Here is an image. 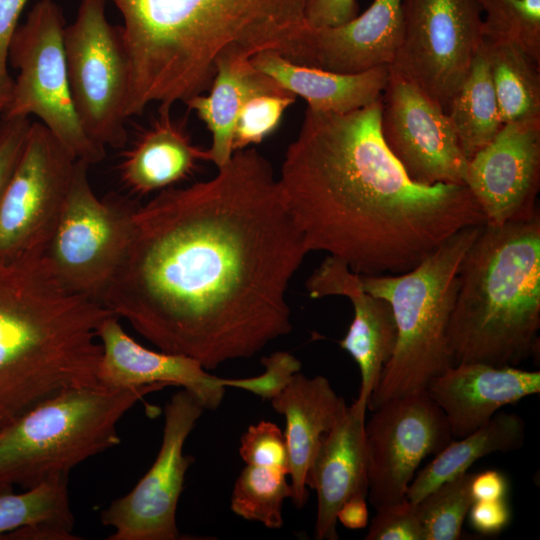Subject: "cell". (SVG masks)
Wrapping results in <instances>:
<instances>
[{
	"mask_svg": "<svg viewBox=\"0 0 540 540\" xmlns=\"http://www.w3.org/2000/svg\"><path fill=\"white\" fill-rule=\"evenodd\" d=\"M217 169L138 206L126 255L100 299L160 351L206 370L291 332L286 292L309 253L259 151L237 150Z\"/></svg>",
	"mask_w": 540,
	"mask_h": 540,
	"instance_id": "6da1fadb",
	"label": "cell"
},
{
	"mask_svg": "<svg viewBox=\"0 0 540 540\" xmlns=\"http://www.w3.org/2000/svg\"><path fill=\"white\" fill-rule=\"evenodd\" d=\"M381 99L348 113L307 108L278 182L308 252L359 275L416 267L486 218L466 185L413 182L380 130Z\"/></svg>",
	"mask_w": 540,
	"mask_h": 540,
	"instance_id": "7a4b0ae2",
	"label": "cell"
},
{
	"mask_svg": "<svg viewBox=\"0 0 540 540\" xmlns=\"http://www.w3.org/2000/svg\"><path fill=\"white\" fill-rule=\"evenodd\" d=\"M112 314L67 288L45 256L0 259V428L56 394L98 383L97 329Z\"/></svg>",
	"mask_w": 540,
	"mask_h": 540,
	"instance_id": "3957f363",
	"label": "cell"
},
{
	"mask_svg": "<svg viewBox=\"0 0 540 540\" xmlns=\"http://www.w3.org/2000/svg\"><path fill=\"white\" fill-rule=\"evenodd\" d=\"M540 329V214L485 223L467 250L447 337L453 364L515 366L536 353Z\"/></svg>",
	"mask_w": 540,
	"mask_h": 540,
	"instance_id": "277c9868",
	"label": "cell"
},
{
	"mask_svg": "<svg viewBox=\"0 0 540 540\" xmlns=\"http://www.w3.org/2000/svg\"><path fill=\"white\" fill-rule=\"evenodd\" d=\"M484 225V224H483ZM483 225L453 234L413 269L360 275L362 288L391 306L397 340L368 402L372 411L391 399L425 390L453 366L447 329L463 258Z\"/></svg>",
	"mask_w": 540,
	"mask_h": 540,
	"instance_id": "5b68a950",
	"label": "cell"
},
{
	"mask_svg": "<svg viewBox=\"0 0 540 540\" xmlns=\"http://www.w3.org/2000/svg\"><path fill=\"white\" fill-rule=\"evenodd\" d=\"M165 386L67 389L0 428V484L32 488L68 475L81 462L117 446L119 421Z\"/></svg>",
	"mask_w": 540,
	"mask_h": 540,
	"instance_id": "8992f818",
	"label": "cell"
},
{
	"mask_svg": "<svg viewBox=\"0 0 540 540\" xmlns=\"http://www.w3.org/2000/svg\"><path fill=\"white\" fill-rule=\"evenodd\" d=\"M65 18L54 0H39L17 26L8 48V64L18 71L1 117L40 122L73 154L89 165L105 158L75 112L67 77L63 36Z\"/></svg>",
	"mask_w": 540,
	"mask_h": 540,
	"instance_id": "52a82bcc",
	"label": "cell"
},
{
	"mask_svg": "<svg viewBox=\"0 0 540 540\" xmlns=\"http://www.w3.org/2000/svg\"><path fill=\"white\" fill-rule=\"evenodd\" d=\"M89 166L82 160L76 161L57 227L44 256L67 288L100 303L126 255L139 204L118 194L99 198L88 179Z\"/></svg>",
	"mask_w": 540,
	"mask_h": 540,
	"instance_id": "ba28073f",
	"label": "cell"
},
{
	"mask_svg": "<svg viewBox=\"0 0 540 540\" xmlns=\"http://www.w3.org/2000/svg\"><path fill=\"white\" fill-rule=\"evenodd\" d=\"M107 0H80L64 29V55L73 106L88 137L106 148L127 142L128 62L120 26L107 20Z\"/></svg>",
	"mask_w": 540,
	"mask_h": 540,
	"instance_id": "9c48e42d",
	"label": "cell"
},
{
	"mask_svg": "<svg viewBox=\"0 0 540 540\" xmlns=\"http://www.w3.org/2000/svg\"><path fill=\"white\" fill-rule=\"evenodd\" d=\"M402 40L389 66L445 112L482 42L477 0H401Z\"/></svg>",
	"mask_w": 540,
	"mask_h": 540,
	"instance_id": "30bf717a",
	"label": "cell"
},
{
	"mask_svg": "<svg viewBox=\"0 0 540 540\" xmlns=\"http://www.w3.org/2000/svg\"><path fill=\"white\" fill-rule=\"evenodd\" d=\"M77 159L41 123L30 130L0 202V259L45 255Z\"/></svg>",
	"mask_w": 540,
	"mask_h": 540,
	"instance_id": "8fae6325",
	"label": "cell"
},
{
	"mask_svg": "<svg viewBox=\"0 0 540 540\" xmlns=\"http://www.w3.org/2000/svg\"><path fill=\"white\" fill-rule=\"evenodd\" d=\"M205 409L181 388L164 408L162 442L157 457L134 488L101 513L114 529L109 540H176V510L193 458L183 453L187 437Z\"/></svg>",
	"mask_w": 540,
	"mask_h": 540,
	"instance_id": "7c38bea8",
	"label": "cell"
},
{
	"mask_svg": "<svg viewBox=\"0 0 540 540\" xmlns=\"http://www.w3.org/2000/svg\"><path fill=\"white\" fill-rule=\"evenodd\" d=\"M448 421L426 389L384 402L365 421L367 497L375 509L406 498L421 461L452 440Z\"/></svg>",
	"mask_w": 540,
	"mask_h": 540,
	"instance_id": "4fadbf2b",
	"label": "cell"
},
{
	"mask_svg": "<svg viewBox=\"0 0 540 540\" xmlns=\"http://www.w3.org/2000/svg\"><path fill=\"white\" fill-rule=\"evenodd\" d=\"M382 138L415 183L465 185L468 159L446 112L389 67L381 96Z\"/></svg>",
	"mask_w": 540,
	"mask_h": 540,
	"instance_id": "5bb4252c",
	"label": "cell"
},
{
	"mask_svg": "<svg viewBox=\"0 0 540 540\" xmlns=\"http://www.w3.org/2000/svg\"><path fill=\"white\" fill-rule=\"evenodd\" d=\"M465 185L488 224L503 225L539 215L540 118L504 124L469 159Z\"/></svg>",
	"mask_w": 540,
	"mask_h": 540,
	"instance_id": "9a60e30c",
	"label": "cell"
},
{
	"mask_svg": "<svg viewBox=\"0 0 540 540\" xmlns=\"http://www.w3.org/2000/svg\"><path fill=\"white\" fill-rule=\"evenodd\" d=\"M401 0H373L337 26H305L280 53L299 65L341 74L390 66L402 40Z\"/></svg>",
	"mask_w": 540,
	"mask_h": 540,
	"instance_id": "2e32d148",
	"label": "cell"
},
{
	"mask_svg": "<svg viewBox=\"0 0 540 540\" xmlns=\"http://www.w3.org/2000/svg\"><path fill=\"white\" fill-rule=\"evenodd\" d=\"M97 337L102 347L97 380L103 385H175L193 394L205 410L217 409L226 388H233L232 379L208 373L190 357L145 348L125 332L114 314L99 325Z\"/></svg>",
	"mask_w": 540,
	"mask_h": 540,
	"instance_id": "e0dca14e",
	"label": "cell"
},
{
	"mask_svg": "<svg viewBox=\"0 0 540 540\" xmlns=\"http://www.w3.org/2000/svg\"><path fill=\"white\" fill-rule=\"evenodd\" d=\"M306 289L311 298L344 296L352 303L354 317L339 344L359 367L361 382L356 400L368 409L371 394L396 345L397 326L390 304L366 292L360 275L331 256L313 271Z\"/></svg>",
	"mask_w": 540,
	"mask_h": 540,
	"instance_id": "ac0fdd59",
	"label": "cell"
},
{
	"mask_svg": "<svg viewBox=\"0 0 540 540\" xmlns=\"http://www.w3.org/2000/svg\"><path fill=\"white\" fill-rule=\"evenodd\" d=\"M426 391L443 411L452 437L458 439L486 424L503 406L539 394L540 372L459 363L434 377Z\"/></svg>",
	"mask_w": 540,
	"mask_h": 540,
	"instance_id": "d6986e66",
	"label": "cell"
},
{
	"mask_svg": "<svg viewBox=\"0 0 540 540\" xmlns=\"http://www.w3.org/2000/svg\"><path fill=\"white\" fill-rule=\"evenodd\" d=\"M357 400L321 439L307 472L306 485L317 493L315 538L336 540L337 512L354 495L368 494L365 419Z\"/></svg>",
	"mask_w": 540,
	"mask_h": 540,
	"instance_id": "ffe728a7",
	"label": "cell"
},
{
	"mask_svg": "<svg viewBox=\"0 0 540 540\" xmlns=\"http://www.w3.org/2000/svg\"><path fill=\"white\" fill-rule=\"evenodd\" d=\"M271 404L286 420L284 433L291 478V500L302 508L308 497L306 477L321 442L347 410L329 380L321 375L307 377L297 372Z\"/></svg>",
	"mask_w": 540,
	"mask_h": 540,
	"instance_id": "44dd1931",
	"label": "cell"
},
{
	"mask_svg": "<svg viewBox=\"0 0 540 540\" xmlns=\"http://www.w3.org/2000/svg\"><path fill=\"white\" fill-rule=\"evenodd\" d=\"M202 160L208 161L207 149L192 143L171 106H159L157 117L125 152L120 176L133 193L146 195L188 178Z\"/></svg>",
	"mask_w": 540,
	"mask_h": 540,
	"instance_id": "7402d4cb",
	"label": "cell"
},
{
	"mask_svg": "<svg viewBox=\"0 0 540 540\" xmlns=\"http://www.w3.org/2000/svg\"><path fill=\"white\" fill-rule=\"evenodd\" d=\"M251 64L284 89L302 97L307 108L348 113L381 99L389 78V66L357 74H341L296 64L275 50L251 57Z\"/></svg>",
	"mask_w": 540,
	"mask_h": 540,
	"instance_id": "603a6c76",
	"label": "cell"
},
{
	"mask_svg": "<svg viewBox=\"0 0 540 540\" xmlns=\"http://www.w3.org/2000/svg\"><path fill=\"white\" fill-rule=\"evenodd\" d=\"M274 79L256 69L250 59H228L217 66L208 94L185 102L211 133L208 161L217 168L232 157L233 134L238 114L252 96L265 92L285 91Z\"/></svg>",
	"mask_w": 540,
	"mask_h": 540,
	"instance_id": "cb8c5ba5",
	"label": "cell"
},
{
	"mask_svg": "<svg viewBox=\"0 0 540 540\" xmlns=\"http://www.w3.org/2000/svg\"><path fill=\"white\" fill-rule=\"evenodd\" d=\"M525 439V423L515 413H496L486 424L458 438L436 454L411 481L406 498L416 504L442 483L467 472L478 459L495 452L520 449Z\"/></svg>",
	"mask_w": 540,
	"mask_h": 540,
	"instance_id": "d4e9b609",
	"label": "cell"
},
{
	"mask_svg": "<svg viewBox=\"0 0 540 540\" xmlns=\"http://www.w3.org/2000/svg\"><path fill=\"white\" fill-rule=\"evenodd\" d=\"M446 114L468 160L503 127L483 40Z\"/></svg>",
	"mask_w": 540,
	"mask_h": 540,
	"instance_id": "484cf974",
	"label": "cell"
},
{
	"mask_svg": "<svg viewBox=\"0 0 540 540\" xmlns=\"http://www.w3.org/2000/svg\"><path fill=\"white\" fill-rule=\"evenodd\" d=\"M482 40L503 124L540 118V64L515 43Z\"/></svg>",
	"mask_w": 540,
	"mask_h": 540,
	"instance_id": "4316f807",
	"label": "cell"
},
{
	"mask_svg": "<svg viewBox=\"0 0 540 540\" xmlns=\"http://www.w3.org/2000/svg\"><path fill=\"white\" fill-rule=\"evenodd\" d=\"M38 526L72 532L68 475L46 480L21 493L14 486L0 484V539L11 532Z\"/></svg>",
	"mask_w": 540,
	"mask_h": 540,
	"instance_id": "83f0119b",
	"label": "cell"
},
{
	"mask_svg": "<svg viewBox=\"0 0 540 540\" xmlns=\"http://www.w3.org/2000/svg\"><path fill=\"white\" fill-rule=\"evenodd\" d=\"M287 474L273 468L246 465L235 481L231 510L245 520L259 522L270 529L283 525L282 506L291 498Z\"/></svg>",
	"mask_w": 540,
	"mask_h": 540,
	"instance_id": "f1b7e54d",
	"label": "cell"
},
{
	"mask_svg": "<svg viewBox=\"0 0 540 540\" xmlns=\"http://www.w3.org/2000/svg\"><path fill=\"white\" fill-rule=\"evenodd\" d=\"M472 473H462L429 492L416 510L424 531V540H457L474 500L470 485Z\"/></svg>",
	"mask_w": 540,
	"mask_h": 540,
	"instance_id": "f546056e",
	"label": "cell"
},
{
	"mask_svg": "<svg viewBox=\"0 0 540 540\" xmlns=\"http://www.w3.org/2000/svg\"><path fill=\"white\" fill-rule=\"evenodd\" d=\"M482 37L520 46L540 64V0H477Z\"/></svg>",
	"mask_w": 540,
	"mask_h": 540,
	"instance_id": "4dcf8cb0",
	"label": "cell"
},
{
	"mask_svg": "<svg viewBox=\"0 0 540 540\" xmlns=\"http://www.w3.org/2000/svg\"><path fill=\"white\" fill-rule=\"evenodd\" d=\"M296 96L285 90L252 96L240 110L234 128L233 151L262 142L280 125Z\"/></svg>",
	"mask_w": 540,
	"mask_h": 540,
	"instance_id": "1f68e13d",
	"label": "cell"
},
{
	"mask_svg": "<svg viewBox=\"0 0 540 540\" xmlns=\"http://www.w3.org/2000/svg\"><path fill=\"white\" fill-rule=\"evenodd\" d=\"M239 453L247 465L278 469L289 475L285 436L273 422L260 421L249 426L241 437Z\"/></svg>",
	"mask_w": 540,
	"mask_h": 540,
	"instance_id": "d6a6232c",
	"label": "cell"
},
{
	"mask_svg": "<svg viewBox=\"0 0 540 540\" xmlns=\"http://www.w3.org/2000/svg\"><path fill=\"white\" fill-rule=\"evenodd\" d=\"M366 540H424L416 504L407 498L376 509Z\"/></svg>",
	"mask_w": 540,
	"mask_h": 540,
	"instance_id": "836d02e7",
	"label": "cell"
},
{
	"mask_svg": "<svg viewBox=\"0 0 540 540\" xmlns=\"http://www.w3.org/2000/svg\"><path fill=\"white\" fill-rule=\"evenodd\" d=\"M265 371L254 377L236 378L235 388L242 389L271 400L289 383L293 375L301 370L300 361L291 353L276 351L261 359Z\"/></svg>",
	"mask_w": 540,
	"mask_h": 540,
	"instance_id": "e575fe53",
	"label": "cell"
},
{
	"mask_svg": "<svg viewBox=\"0 0 540 540\" xmlns=\"http://www.w3.org/2000/svg\"><path fill=\"white\" fill-rule=\"evenodd\" d=\"M31 122L28 117L0 120V202L23 151Z\"/></svg>",
	"mask_w": 540,
	"mask_h": 540,
	"instance_id": "d590c367",
	"label": "cell"
},
{
	"mask_svg": "<svg viewBox=\"0 0 540 540\" xmlns=\"http://www.w3.org/2000/svg\"><path fill=\"white\" fill-rule=\"evenodd\" d=\"M28 0H0V108L7 105L13 79L8 72V48ZM2 113V112H1Z\"/></svg>",
	"mask_w": 540,
	"mask_h": 540,
	"instance_id": "8d00e7d4",
	"label": "cell"
},
{
	"mask_svg": "<svg viewBox=\"0 0 540 540\" xmlns=\"http://www.w3.org/2000/svg\"><path fill=\"white\" fill-rule=\"evenodd\" d=\"M358 14L357 0H307L305 22L313 28L337 26Z\"/></svg>",
	"mask_w": 540,
	"mask_h": 540,
	"instance_id": "74e56055",
	"label": "cell"
},
{
	"mask_svg": "<svg viewBox=\"0 0 540 540\" xmlns=\"http://www.w3.org/2000/svg\"><path fill=\"white\" fill-rule=\"evenodd\" d=\"M467 515L477 532L494 535L504 530L509 524L511 509L505 498L474 501Z\"/></svg>",
	"mask_w": 540,
	"mask_h": 540,
	"instance_id": "f35d334b",
	"label": "cell"
},
{
	"mask_svg": "<svg viewBox=\"0 0 540 540\" xmlns=\"http://www.w3.org/2000/svg\"><path fill=\"white\" fill-rule=\"evenodd\" d=\"M470 491L474 501L502 499L507 495L508 482L503 473L487 470L473 475Z\"/></svg>",
	"mask_w": 540,
	"mask_h": 540,
	"instance_id": "ab89813d",
	"label": "cell"
},
{
	"mask_svg": "<svg viewBox=\"0 0 540 540\" xmlns=\"http://www.w3.org/2000/svg\"><path fill=\"white\" fill-rule=\"evenodd\" d=\"M366 496L354 495L346 500L337 512V521L348 529H361L368 524Z\"/></svg>",
	"mask_w": 540,
	"mask_h": 540,
	"instance_id": "60d3db41",
	"label": "cell"
},
{
	"mask_svg": "<svg viewBox=\"0 0 540 540\" xmlns=\"http://www.w3.org/2000/svg\"><path fill=\"white\" fill-rule=\"evenodd\" d=\"M1 112H2V110H1V108H0V114H1Z\"/></svg>",
	"mask_w": 540,
	"mask_h": 540,
	"instance_id": "b9f144b4",
	"label": "cell"
}]
</instances>
